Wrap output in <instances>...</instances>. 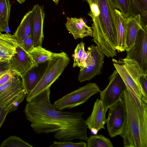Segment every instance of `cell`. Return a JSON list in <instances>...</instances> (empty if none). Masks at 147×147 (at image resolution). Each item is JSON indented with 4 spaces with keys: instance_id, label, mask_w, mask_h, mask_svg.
I'll use <instances>...</instances> for the list:
<instances>
[{
    "instance_id": "30bf717a",
    "label": "cell",
    "mask_w": 147,
    "mask_h": 147,
    "mask_svg": "<svg viewBox=\"0 0 147 147\" xmlns=\"http://www.w3.org/2000/svg\"><path fill=\"white\" fill-rule=\"evenodd\" d=\"M127 53V56L138 63L142 73L147 74V32L143 28L140 30L134 45Z\"/></svg>"
},
{
    "instance_id": "d6a6232c",
    "label": "cell",
    "mask_w": 147,
    "mask_h": 147,
    "mask_svg": "<svg viewBox=\"0 0 147 147\" xmlns=\"http://www.w3.org/2000/svg\"><path fill=\"white\" fill-rule=\"evenodd\" d=\"M9 69L8 61H0V77Z\"/></svg>"
},
{
    "instance_id": "2e32d148",
    "label": "cell",
    "mask_w": 147,
    "mask_h": 147,
    "mask_svg": "<svg viewBox=\"0 0 147 147\" xmlns=\"http://www.w3.org/2000/svg\"><path fill=\"white\" fill-rule=\"evenodd\" d=\"M48 62L32 67L21 77L27 95L31 92L41 79L46 69Z\"/></svg>"
},
{
    "instance_id": "1f68e13d",
    "label": "cell",
    "mask_w": 147,
    "mask_h": 147,
    "mask_svg": "<svg viewBox=\"0 0 147 147\" xmlns=\"http://www.w3.org/2000/svg\"><path fill=\"white\" fill-rule=\"evenodd\" d=\"M16 75V74L14 72L10 69H9L0 78V86L10 80Z\"/></svg>"
},
{
    "instance_id": "ba28073f",
    "label": "cell",
    "mask_w": 147,
    "mask_h": 147,
    "mask_svg": "<svg viewBox=\"0 0 147 147\" xmlns=\"http://www.w3.org/2000/svg\"><path fill=\"white\" fill-rule=\"evenodd\" d=\"M109 108L106 123L109 135L113 138L121 134L126 121L127 113L125 101L121 98Z\"/></svg>"
},
{
    "instance_id": "5b68a950",
    "label": "cell",
    "mask_w": 147,
    "mask_h": 147,
    "mask_svg": "<svg viewBox=\"0 0 147 147\" xmlns=\"http://www.w3.org/2000/svg\"><path fill=\"white\" fill-rule=\"evenodd\" d=\"M112 60L114 67L122 78L126 88L141 99L140 80L143 73L138 63L127 56L124 58L118 60L113 59Z\"/></svg>"
},
{
    "instance_id": "9c48e42d",
    "label": "cell",
    "mask_w": 147,
    "mask_h": 147,
    "mask_svg": "<svg viewBox=\"0 0 147 147\" xmlns=\"http://www.w3.org/2000/svg\"><path fill=\"white\" fill-rule=\"evenodd\" d=\"M109 82L107 87L100 92V100L105 107L109 109L121 98L126 88L121 76L115 69L109 78Z\"/></svg>"
},
{
    "instance_id": "7a4b0ae2",
    "label": "cell",
    "mask_w": 147,
    "mask_h": 147,
    "mask_svg": "<svg viewBox=\"0 0 147 147\" xmlns=\"http://www.w3.org/2000/svg\"><path fill=\"white\" fill-rule=\"evenodd\" d=\"M88 15L92 18V40L99 50L108 57L117 55V38L113 0H97L90 6Z\"/></svg>"
},
{
    "instance_id": "cb8c5ba5",
    "label": "cell",
    "mask_w": 147,
    "mask_h": 147,
    "mask_svg": "<svg viewBox=\"0 0 147 147\" xmlns=\"http://www.w3.org/2000/svg\"><path fill=\"white\" fill-rule=\"evenodd\" d=\"M130 8V15L135 16L139 15L142 28L147 31V11L144 10L136 0H128Z\"/></svg>"
},
{
    "instance_id": "4dcf8cb0",
    "label": "cell",
    "mask_w": 147,
    "mask_h": 147,
    "mask_svg": "<svg viewBox=\"0 0 147 147\" xmlns=\"http://www.w3.org/2000/svg\"><path fill=\"white\" fill-rule=\"evenodd\" d=\"M19 45L25 51L29 53L34 47L33 41L31 35L26 37L21 43Z\"/></svg>"
},
{
    "instance_id": "ffe728a7",
    "label": "cell",
    "mask_w": 147,
    "mask_h": 147,
    "mask_svg": "<svg viewBox=\"0 0 147 147\" xmlns=\"http://www.w3.org/2000/svg\"><path fill=\"white\" fill-rule=\"evenodd\" d=\"M116 24L117 42L116 50L119 52L125 51V48L127 18L115 9L114 11Z\"/></svg>"
},
{
    "instance_id": "d4e9b609",
    "label": "cell",
    "mask_w": 147,
    "mask_h": 147,
    "mask_svg": "<svg viewBox=\"0 0 147 147\" xmlns=\"http://www.w3.org/2000/svg\"><path fill=\"white\" fill-rule=\"evenodd\" d=\"M86 147H113L110 140L102 134L91 135L87 141Z\"/></svg>"
},
{
    "instance_id": "d590c367",
    "label": "cell",
    "mask_w": 147,
    "mask_h": 147,
    "mask_svg": "<svg viewBox=\"0 0 147 147\" xmlns=\"http://www.w3.org/2000/svg\"><path fill=\"white\" fill-rule=\"evenodd\" d=\"M90 6L92 4L96 2V0H84Z\"/></svg>"
},
{
    "instance_id": "484cf974",
    "label": "cell",
    "mask_w": 147,
    "mask_h": 147,
    "mask_svg": "<svg viewBox=\"0 0 147 147\" xmlns=\"http://www.w3.org/2000/svg\"><path fill=\"white\" fill-rule=\"evenodd\" d=\"M0 146L1 147H33L20 138L15 136H10L3 140Z\"/></svg>"
},
{
    "instance_id": "e575fe53",
    "label": "cell",
    "mask_w": 147,
    "mask_h": 147,
    "mask_svg": "<svg viewBox=\"0 0 147 147\" xmlns=\"http://www.w3.org/2000/svg\"><path fill=\"white\" fill-rule=\"evenodd\" d=\"M142 9L147 11V0H136Z\"/></svg>"
},
{
    "instance_id": "603a6c76",
    "label": "cell",
    "mask_w": 147,
    "mask_h": 147,
    "mask_svg": "<svg viewBox=\"0 0 147 147\" xmlns=\"http://www.w3.org/2000/svg\"><path fill=\"white\" fill-rule=\"evenodd\" d=\"M35 65L48 61L50 59L53 53L45 49L41 46L35 47L29 53Z\"/></svg>"
},
{
    "instance_id": "7402d4cb",
    "label": "cell",
    "mask_w": 147,
    "mask_h": 147,
    "mask_svg": "<svg viewBox=\"0 0 147 147\" xmlns=\"http://www.w3.org/2000/svg\"><path fill=\"white\" fill-rule=\"evenodd\" d=\"M11 5L9 0H0V31L9 32V20Z\"/></svg>"
},
{
    "instance_id": "ab89813d",
    "label": "cell",
    "mask_w": 147,
    "mask_h": 147,
    "mask_svg": "<svg viewBox=\"0 0 147 147\" xmlns=\"http://www.w3.org/2000/svg\"><path fill=\"white\" fill-rule=\"evenodd\" d=\"M1 59V58L0 57V60Z\"/></svg>"
},
{
    "instance_id": "52a82bcc",
    "label": "cell",
    "mask_w": 147,
    "mask_h": 147,
    "mask_svg": "<svg viewBox=\"0 0 147 147\" xmlns=\"http://www.w3.org/2000/svg\"><path fill=\"white\" fill-rule=\"evenodd\" d=\"M100 92L96 83H88L55 101L53 105L61 111L70 109L85 103L92 96Z\"/></svg>"
},
{
    "instance_id": "4fadbf2b",
    "label": "cell",
    "mask_w": 147,
    "mask_h": 147,
    "mask_svg": "<svg viewBox=\"0 0 147 147\" xmlns=\"http://www.w3.org/2000/svg\"><path fill=\"white\" fill-rule=\"evenodd\" d=\"M32 11L31 36L34 47L41 46L43 39V25L45 14L43 7L34 5Z\"/></svg>"
},
{
    "instance_id": "6da1fadb",
    "label": "cell",
    "mask_w": 147,
    "mask_h": 147,
    "mask_svg": "<svg viewBox=\"0 0 147 147\" xmlns=\"http://www.w3.org/2000/svg\"><path fill=\"white\" fill-rule=\"evenodd\" d=\"M50 88L27 102L24 110L27 119L36 134L53 133L61 142L74 139L87 141V127L84 112H63L50 100Z\"/></svg>"
},
{
    "instance_id": "9a60e30c",
    "label": "cell",
    "mask_w": 147,
    "mask_h": 147,
    "mask_svg": "<svg viewBox=\"0 0 147 147\" xmlns=\"http://www.w3.org/2000/svg\"><path fill=\"white\" fill-rule=\"evenodd\" d=\"M127 90L137 110L139 123L140 139L142 147H147V103L138 98L131 91Z\"/></svg>"
},
{
    "instance_id": "ac0fdd59",
    "label": "cell",
    "mask_w": 147,
    "mask_h": 147,
    "mask_svg": "<svg viewBox=\"0 0 147 147\" xmlns=\"http://www.w3.org/2000/svg\"><path fill=\"white\" fill-rule=\"evenodd\" d=\"M17 41L13 35L6 32L0 35V61H8L16 53L18 45Z\"/></svg>"
},
{
    "instance_id": "4316f807",
    "label": "cell",
    "mask_w": 147,
    "mask_h": 147,
    "mask_svg": "<svg viewBox=\"0 0 147 147\" xmlns=\"http://www.w3.org/2000/svg\"><path fill=\"white\" fill-rule=\"evenodd\" d=\"M116 8L120 10L123 16L127 18L130 16L128 0H113Z\"/></svg>"
},
{
    "instance_id": "5bb4252c",
    "label": "cell",
    "mask_w": 147,
    "mask_h": 147,
    "mask_svg": "<svg viewBox=\"0 0 147 147\" xmlns=\"http://www.w3.org/2000/svg\"><path fill=\"white\" fill-rule=\"evenodd\" d=\"M108 109L100 100L97 99L91 115L86 120L87 128L93 134H97L100 129H105L104 125L107 120L106 114Z\"/></svg>"
},
{
    "instance_id": "836d02e7",
    "label": "cell",
    "mask_w": 147,
    "mask_h": 147,
    "mask_svg": "<svg viewBox=\"0 0 147 147\" xmlns=\"http://www.w3.org/2000/svg\"><path fill=\"white\" fill-rule=\"evenodd\" d=\"M8 111L0 107V128L4 121Z\"/></svg>"
},
{
    "instance_id": "277c9868",
    "label": "cell",
    "mask_w": 147,
    "mask_h": 147,
    "mask_svg": "<svg viewBox=\"0 0 147 147\" xmlns=\"http://www.w3.org/2000/svg\"><path fill=\"white\" fill-rule=\"evenodd\" d=\"M122 96L125 103L127 113L126 121L120 135L123 138L124 146L142 147L137 110L126 88Z\"/></svg>"
},
{
    "instance_id": "d6986e66",
    "label": "cell",
    "mask_w": 147,
    "mask_h": 147,
    "mask_svg": "<svg viewBox=\"0 0 147 147\" xmlns=\"http://www.w3.org/2000/svg\"><path fill=\"white\" fill-rule=\"evenodd\" d=\"M127 18L125 51H128L134 45L140 30L142 28L141 17L130 16Z\"/></svg>"
},
{
    "instance_id": "8d00e7d4",
    "label": "cell",
    "mask_w": 147,
    "mask_h": 147,
    "mask_svg": "<svg viewBox=\"0 0 147 147\" xmlns=\"http://www.w3.org/2000/svg\"><path fill=\"white\" fill-rule=\"evenodd\" d=\"M17 1L20 4L23 3L25 1V0H17Z\"/></svg>"
},
{
    "instance_id": "83f0119b",
    "label": "cell",
    "mask_w": 147,
    "mask_h": 147,
    "mask_svg": "<svg viewBox=\"0 0 147 147\" xmlns=\"http://www.w3.org/2000/svg\"><path fill=\"white\" fill-rule=\"evenodd\" d=\"M85 51L84 44L81 42L77 45L74 51V67L80 66L82 58Z\"/></svg>"
},
{
    "instance_id": "f35d334b",
    "label": "cell",
    "mask_w": 147,
    "mask_h": 147,
    "mask_svg": "<svg viewBox=\"0 0 147 147\" xmlns=\"http://www.w3.org/2000/svg\"><path fill=\"white\" fill-rule=\"evenodd\" d=\"M2 34L1 32L0 31V35Z\"/></svg>"
},
{
    "instance_id": "8992f818",
    "label": "cell",
    "mask_w": 147,
    "mask_h": 147,
    "mask_svg": "<svg viewBox=\"0 0 147 147\" xmlns=\"http://www.w3.org/2000/svg\"><path fill=\"white\" fill-rule=\"evenodd\" d=\"M26 95L22 80L16 75L0 86V107L9 113L15 111Z\"/></svg>"
},
{
    "instance_id": "3957f363",
    "label": "cell",
    "mask_w": 147,
    "mask_h": 147,
    "mask_svg": "<svg viewBox=\"0 0 147 147\" xmlns=\"http://www.w3.org/2000/svg\"><path fill=\"white\" fill-rule=\"evenodd\" d=\"M69 61V58L65 53H53L41 79L31 92L26 96L27 102L50 88L51 85L59 78Z\"/></svg>"
},
{
    "instance_id": "7c38bea8",
    "label": "cell",
    "mask_w": 147,
    "mask_h": 147,
    "mask_svg": "<svg viewBox=\"0 0 147 147\" xmlns=\"http://www.w3.org/2000/svg\"><path fill=\"white\" fill-rule=\"evenodd\" d=\"M16 50L17 53L8 60V63L10 69L21 78L28 70L35 65L29 53L18 44Z\"/></svg>"
},
{
    "instance_id": "74e56055",
    "label": "cell",
    "mask_w": 147,
    "mask_h": 147,
    "mask_svg": "<svg viewBox=\"0 0 147 147\" xmlns=\"http://www.w3.org/2000/svg\"><path fill=\"white\" fill-rule=\"evenodd\" d=\"M53 1L55 2V3L57 4L58 3L59 0H53Z\"/></svg>"
},
{
    "instance_id": "8fae6325",
    "label": "cell",
    "mask_w": 147,
    "mask_h": 147,
    "mask_svg": "<svg viewBox=\"0 0 147 147\" xmlns=\"http://www.w3.org/2000/svg\"><path fill=\"white\" fill-rule=\"evenodd\" d=\"M91 53L92 59L91 62L85 67L80 71L78 80L80 82L91 80L101 73L105 55L93 44L88 48Z\"/></svg>"
},
{
    "instance_id": "e0dca14e",
    "label": "cell",
    "mask_w": 147,
    "mask_h": 147,
    "mask_svg": "<svg viewBox=\"0 0 147 147\" xmlns=\"http://www.w3.org/2000/svg\"><path fill=\"white\" fill-rule=\"evenodd\" d=\"M67 19L66 27L75 39L92 36L93 31L91 28L87 26L82 18L67 17Z\"/></svg>"
},
{
    "instance_id": "f546056e",
    "label": "cell",
    "mask_w": 147,
    "mask_h": 147,
    "mask_svg": "<svg viewBox=\"0 0 147 147\" xmlns=\"http://www.w3.org/2000/svg\"><path fill=\"white\" fill-rule=\"evenodd\" d=\"M147 74H143L141 76L140 83L142 95L141 100L147 103Z\"/></svg>"
},
{
    "instance_id": "44dd1931",
    "label": "cell",
    "mask_w": 147,
    "mask_h": 147,
    "mask_svg": "<svg viewBox=\"0 0 147 147\" xmlns=\"http://www.w3.org/2000/svg\"><path fill=\"white\" fill-rule=\"evenodd\" d=\"M32 11H28L24 16L13 35L20 45L26 36L31 35Z\"/></svg>"
},
{
    "instance_id": "f1b7e54d",
    "label": "cell",
    "mask_w": 147,
    "mask_h": 147,
    "mask_svg": "<svg viewBox=\"0 0 147 147\" xmlns=\"http://www.w3.org/2000/svg\"><path fill=\"white\" fill-rule=\"evenodd\" d=\"M87 143L83 141L74 143L70 141H54L50 147H86Z\"/></svg>"
}]
</instances>
